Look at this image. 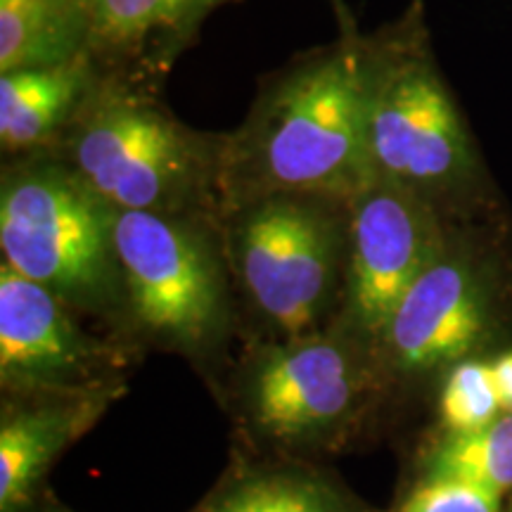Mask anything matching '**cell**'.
Masks as SVG:
<instances>
[{
    "label": "cell",
    "instance_id": "obj_1",
    "mask_svg": "<svg viewBox=\"0 0 512 512\" xmlns=\"http://www.w3.org/2000/svg\"><path fill=\"white\" fill-rule=\"evenodd\" d=\"M368 64L370 38L349 31L268 81L221 140L216 188L233 207L271 195L349 202L370 181Z\"/></svg>",
    "mask_w": 512,
    "mask_h": 512
},
{
    "label": "cell",
    "instance_id": "obj_2",
    "mask_svg": "<svg viewBox=\"0 0 512 512\" xmlns=\"http://www.w3.org/2000/svg\"><path fill=\"white\" fill-rule=\"evenodd\" d=\"M366 152L370 174L465 214L489 195V171L432 50L420 3L370 36Z\"/></svg>",
    "mask_w": 512,
    "mask_h": 512
},
{
    "label": "cell",
    "instance_id": "obj_3",
    "mask_svg": "<svg viewBox=\"0 0 512 512\" xmlns=\"http://www.w3.org/2000/svg\"><path fill=\"white\" fill-rule=\"evenodd\" d=\"M57 140L60 159L110 207L178 216L216 185L223 136L185 126L162 102L100 74Z\"/></svg>",
    "mask_w": 512,
    "mask_h": 512
},
{
    "label": "cell",
    "instance_id": "obj_4",
    "mask_svg": "<svg viewBox=\"0 0 512 512\" xmlns=\"http://www.w3.org/2000/svg\"><path fill=\"white\" fill-rule=\"evenodd\" d=\"M117 209L60 157L8 166L0 188L3 264L60 299L95 304L117 283Z\"/></svg>",
    "mask_w": 512,
    "mask_h": 512
},
{
    "label": "cell",
    "instance_id": "obj_5",
    "mask_svg": "<svg viewBox=\"0 0 512 512\" xmlns=\"http://www.w3.org/2000/svg\"><path fill=\"white\" fill-rule=\"evenodd\" d=\"M349 202L271 195L238 204L230 245L242 285L256 309L290 335L309 330L328 306L347 228Z\"/></svg>",
    "mask_w": 512,
    "mask_h": 512
},
{
    "label": "cell",
    "instance_id": "obj_6",
    "mask_svg": "<svg viewBox=\"0 0 512 512\" xmlns=\"http://www.w3.org/2000/svg\"><path fill=\"white\" fill-rule=\"evenodd\" d=\"M121 283L143 328L197 344L219 323L223 285L207 240L181 216L117 211Z\"/></svg>",
    "mask_w": 512,
    "mask_h": 512
},
{
    "label": "cell",
    "instance_id": "obj_7",
    "mask_svg": "<svg viewBox=\"0 0 512 512\" xmlns=\"http://www.w3.org/2000/svg\"><path fill=\"white\" fill-rule=\"evenodd\" d=\"M347 209V313L358 330L382 339L403 294L444 252L446 219L415 192L375 174Z\"/></svg>",
    "mask_w": 512,
    "mask_h": 512
},
{
    "label": "cell",
    "instance_id": "obj_8",
    "mask_svg": "<svg viewBox=\"0 0 512 512\" xmlns=\"http://www.w3.org/2000/svg\"><path fill=\"white\" fill-rule=\"evenodd\" d=\"M489 268L465 242H448L403 294L382 342L401 368L425 370L463 358L482 339L494 304Z\"/></svg>",
    "mask_w": 512,
    "mask_h": 512
},
{
    "label": "cell",
    "instance_id": "obj_9",
    "mask_svg": "<svg viewBox=\"0 0 512 512\" xmlns=\"http://www.w3.org/2000/svg\"><path fill=\"white\" fill-rule=\"evenodd\" d=\"M354 396L347 356L330 342L275 351L254 380L256 418L280 437L330 425Z\"/></svg>",
    "mask_w": 512,
    "mask_h": 512
},
{
    "label": "cell",
    "instance_id": "obj_10",
    "mask_svg": "<svg viewBox=\"0 0 512 512\" xmlns=\"http://www.w3.org/2000/svg\"><path fill=\"white\" fill-rule=\"evenodd\" d=\"M62 299L8 264L0 266V370L5 380H53L79 368L83 339Z\"/></svg>",
    "mask_w": 512,
    "mask_h": 512
},
{
    "label": "cell",
    "instance_id": "obj_11",
    "mask_svg": "<svg viewBox=\"0 0 512 512\" xmlns=\"http://www.w3.org/2000/svg\"><path fill=\"white\" fill-rule=\"evenodd\" d=\"M98 57L86 53L55 67L0 76V143L5 152H36L64 133L98 81Z\"/></svg>",
    "mask_w": 512,
    "mask_h": 512
},
{
    "label": "cell",
    "instance_id": "obj_12",
    "mask_svg": "<svg viewBox=\"0 0 512 512\" xmlns=\"http://www.w3.org/2000/svg\"><path fill=\"white\" fill-rule=\"evenodd\" d=\"M91 0H0V72L55 67L91 50Z\"/></svg>",
    "mask_w": 512,
    "mask_h": 512
},
{
    "label": "cell",
    "instance_id": "obj_13",
    "mask_svg": "<svg viewBox=\"0 0 512 512\" xmlns=\"http://www.w3.org/2000/svg\"><path fill=\"white\" fill-rule=\"evenodd\" d=\"M216 0H91L93 55L140 53L166 41L181 43Z\"/></svg>",
    "mask_w": 512,
    "mask_h": 512
},
{
    "label": "cell",
    "instance_id": "obj_14",
    "mask_svg": "<svg viewBox=\"0 0 512 512\" xmlns=\"http://www.w3.org/2000/svg\"><path fill=\"white\" fill-rule=\"evenodd\" d=\"M76 415L38 411L5 420L0 430V510L12 512L72 434Z\"/></svg>",
    "mask_w": 512,
    "mask_h": 512
},
{
    "label": "cell",
    "instance_id": "obj_15",
    "mask_svg": "<svg viewBox=\"0 0 512 512\" xmlns=\"http://www.w3.org/2000/svg\"><path fill=\"white\" fill-rule=\"evenodd\" d=\"M425 479H456L494 494L512 489V413L475 432H448L427 458Z\"/></svg>",
    "mask_w": 512,
    "mask_h": 512
},
{
    "label": "cell",
    "instance_id": "obj_16",
    "mask_svg": "<svg viewBox=\"0 0 512 512\" xmlns=\"http://www.w3.org/2000/svg\"><path fill=\"white\" fill-rule=\"evenodd\" d=\"M503 413L491 363L465 361L451 370L441 392V418L448 432H475Z\"/></svg>",
    "mask_w": 512,
    "mask_h": 512
},
{
    "label": "cell",
    "instance_id": "obj_17",
    "mask_svg": "<svg viewBox=\"0 0 512 512\" xmlns=\"http://www.w3.org/2000/svg\"><path fill=\"white\" fill-rule=\"evenodd\" d=\"M399 512H501V496L456 479H425Z\"/></svg>",
    "mask_w": 512,
    "mask_h": 512
},
{
    "label": "cell",
    "instance_id": "obj_18",
    "mask_svg": "<svg viewBox=\"0 0 512 512\" xmlns=\"http://www.w3.org/2000/svg\"><path fill=\"white\" fill-rule=\"evenodd\" d=\"M256 512H332L311 489L294 484H268L249 489Z\"/></svg>",
    "mask_w": 512,
    "mask_h": 512
},
{
    "label": "cell",
    "instance_id": "obj_19",
    "mask_svg": "<svg viewBox=\"0 0 512 512\" xmlns=\"http://www.w3.org/2000/svg\"><path fill=\"white\" fill-rule=\"evenodd\" d=\"M491 370H494V382L503 413H512V351L498 356L496 361L491 363Z\"/></svg>",
    "mask_w": 512,
    "mask_h": 512
},
{
    "label": "cell",
    "instance_id": "obj_20",
    "mask_svg": "<svg viewBox=\"0 0 512 512\" xmlns=\"http://www.w3.org/2000/svg\"><path fill=\"white\" fill-rule=\"evenodd\" d=\"M219 512H256V508L252 503V496H249V491H242L240 496H235L233 501L223 505Z\"/></svg>",
    "mask_w": 512,
    "mask_h": 512
},
{
    "label": "cell",
    "instance_id": "obj_21",
    "mask_svg": "<svg viewBox=\"0 0 512 512\" xmlns=\"http://www.w3.org/2000/svg\"><path fill=\"white\" fill-rule=\"evenodd\" d=\"M221 3V0H216V5H219Z\"/></svg>",
    "mask_w": 512,
    "mask_h": 512
}]
</instances>
